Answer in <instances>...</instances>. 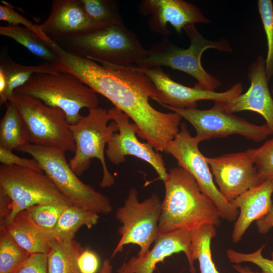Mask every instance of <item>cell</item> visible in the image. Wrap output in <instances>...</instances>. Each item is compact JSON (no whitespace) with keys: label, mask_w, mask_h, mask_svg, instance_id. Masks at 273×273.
Returning a JSON list of instances; mask_svg holds the SVG:
<instances>
[{"label":"cell","mask_w":273,"mask_h":273,"mask_svg":"<svg viewBox=\"0 0 273 273\" xmlns=\"http://www.w3.org/2000/svg\"><path fill=\"white\" fill-rule=\"evenodd\" d=\"M138 69L153 82L157 92L156 102L178 109L196 108L197 102L201 100L226 102L241 95L243 85L237 82L223 92L203 90L194 86L188 87L176 82L163 71L161 67Z\"/></svg>","instance_id":"15"},{"label":"cell","mask_w":273,"mask_h":273,"mask_svg":"<svg viewBox=\"0 0 273 273\" xmlns=\"http://www.w3.org/2000/svg\"><path fill=\"white\" fill-rule=\"evenodd\" d=\"M273 180H267L256 187L252 188L231 202L239 209L232 234L234 243H238L254 221L267 215L272 205Z\"/></svg>","instance_id":"20"},{"label":"cell","mask_w":273,"mask_h":273,"mask_svg":"<svg viewBox=\"0 0 273 273\" xmlns=\"http://www.w3.org/2000/svg\"><path fill=\"white\" fill-rule=\"evenodd\" d=\"M83 250L81 245L74 240L54 241L47 254L48 273H80L77 259Z\"/></svg>","instance_id":"24"},{"label":"cell","mask_w":273,"mask_h":273,"mask_svg":"<svg viewBox=\"0 0 273 273\" xmlns=\"http://www.w3.org/2000/svg\"><path fill=\"white\" fill-rule=\"evenodd\" d=\"M84 10L97 28L125 25L118 6L112 0H80Z\"/></svg>","instance_id":"27"},{"label":"cell","mask_w":273,"mask_h":273,"mask_svg":"<svg viewBox=\"0 0 273 273\" xmlns=\"http://www.w3.org/2000/svg\"><path fill=\"white\" fill-rule=\"evenodd\" d=\"M258 9L267 42V55L265 59L266 78L269 80L273 76V4L271 0L258 1Z\"/></svg>","instance_id":"31"},{"label":"cell","mask_w":273,"mask_h":273,"mask_svg":"<svg viewBox=\"0 0 273 273\" xmlns=\"http://www.w3.org/2000/svg\"><path fill=\"white\" fill-rule=\"evenodd\" d=\"M111 120L116 122L118 130L113 133L107 144L106 155L109 160L118 165L125 161L126 156L136 157L148 163L164 181L167 177L165 163L162 156L148 143H142L138 139V127L129 117L116 107L108 110Z\"/></svg>","instance_id":"14"},{"label":"cell","mask_w":273,"mask_h":273,"mask_svg":"<svg viewBox=\"0 0 273 273\" xmlns=\"http://www.w3.org/2000/svg\"><path fill=\"white\" fill-rule=\"evenodd\" d=\"M272 92V95H273V88H272V92Z\"/></svg>","instance_id":"42"},{"label":"cell","mask_w":273,"mask_h":273,"mask_svg":"<svg viewBox=\"0 0 273 273\" xmlns=\"http://www.w3.org/2000/svg\"><path fill=\"white\" fill-rule=\"evenodd\" d=\"M15 92L38 99L46 105L62 110L70 125L82 115L80 110L98 107L96 93L77 77L64 72L37 73Z\"/></svg>","instance_id":"5"},{"label":"cell","mask_w":273,"mask_h":273,"mask_svg":"<svg viewBox=\"0 0 273 273\" xmlns=\"http://www.w3.org/2000/svg\"><path fill=\"white\" fill-rule=\"evenodd\" d=\"M77 265L80 273H97L100 265L99 257L91 250H83L78 257Z\"/></svg>","instance_id":"37"},{"label":"cell","mask_w":273,"mask_h":273,"mask_svg":"<svg viewBox=\"0 0 273 273\" xmlns=\"http://www.w3.org/2000/svg\"><path fill=\"white\" fill-rule=\"evenodd\" d=\"M257 231L261 234H265L273 228V203L269 213L263 217L256 221Z\"/></svg>","instance_id":"38"},{"label":"cell","mask_w":273,"mask_h":273,"mask_svg":"<svg viewBox=\"0 0 273 273\" xmlns=\"http://www.w3.org/2000/svg\"><path fill=\"white\" fill-rule=\"evenodd\" d=\"M47 255L31 254L14 273H48Z\"/></svg>","instance_id":"36"},{"label":"cell","mask_w":273,"mask_h":273,"mask_svg":"<svg viewBox=\"0 0 273 273\" xmlns=\"http://www.w3.org/2000/svg\"><path fill=\"white\" fill-rule=\"evenodd\" d=\"M139 8L142 15H151L148 21L150 29L164 36L170 33L167 23L180 34L189 24L210 23L197 7L183 0H144Z\"/></svg>","instance_id":"17"},{"label":"cell","mask_w":273,"mask_h":273,"mask_svg":"<svg viewBox=\"0 0 273 273\" xmlns=\"http://www.w3.org/2000/svg\"><path fill=\"white\" fill-rule=\"evenodd\" d=\"M162 106L178 114L190 123L196 130L195 137L200 143L233 134L241 135L248 140L258 142L265 140L269 135L273 134L272 131L266 123L256 125L214 106L207 110Z\"/></svg>","instance_id":"12"},{"label":"cell","mask_w":273,"mask_h":273,"mask_svg":"<svg viewBox=\"0 0 273 273\" xmlns=\"http://www.w3.org/2000/svg\"><path fill=\"white\" fill-rule=\"evenodd\" d=\"M60 71L50 62L35 66H25L18 64L5 55L0 61V74L7 82V88L4 96L0 99L1 104H7L16 89L24 85L30 77L37 73H57Z\"/></svg>","instance_id":"22"},{"label":"cell","mask_w":273,"mask_h":273,"mask_svg":"<svg viewBox=\"0 0 273 273\" xmlns=\"http://www.w3.org/2000/svg\"><path fill=\"white\" fill-rule=\"evenodd\" d=\"M39 26L53 41L97 28L80 0H54L50 15Z\"/></svg>","instance_id":"18"},{"label":"cell","mask_w":273,"mask_h":273,"mask_svg":"<svg viewBox=\"0 0 273 273\" xmlns=\"http://www.w3.org/2000/svg\"><path fill=\"white\" fill-rule=\"evenodd\" d=\"M199 143L183 122L178 133L168 143L163 152L171 155L178 166L195 178L201 191L214 203L221 218L232 222L238 218L239 211L223 197L215 185L206 157L199 150Z\"/></svg>","instance_id":"11"},{"label":"cell","mask_w":273,"mask_h":273,"mask_svg":"<svg viewBox=\"0 0 273 273\" xmlns=\"http://www.w3.org/2000/svg\"><path fill=\"white\" fill-rule=\"evenodd\" d=\"M0 162L2 165H17L30 168L35 171L43 172L37 161L34 158L26 159L20 157L12 152L0 146Z\"/></svg>","instance_id":"35"},{"label":"cell","mask_w":273,"mask_h":273,"mask_svg":"<svg viewBox=\"0 0 273 273\" xmlns=\"http://www.w3.org/2000/svg\"><path fill=\"white\" fill-rule=\"evenodd\" d=\"M163 181L165 196L159 234L183 229L196 231L206 224L219 226L221 216L215 204L188 172L178 166L173 167Z\"/></svg>","instance_id":"2"},{"label":"cell","mask_w":273,"mask_h":273,"mask_svg":"<svg viewBox=\"0 0 273 273\" xmlns=\"http://www.w3.org/2000/svg\"><path fill=\"white\" fill-rule=\"evenodd\" d=\"M196 231L179 230L160 234L154 246L147 255L140 259L139 266L134 273H153L156 264L173 254L183 252L188 261L191 273H196L194 261V235Z\"/></svg>","instance_id":"19"},{"label":"cell","mask_w":273,"mask_h":273,"mask_svg":"<svg viewBox=\"0 0 273 273\" xmlns=\"http://www.w3.org/2000/svg\"><path fill=\"white\" fill-rule=\"evenodd\" d=\"M238 273H259L253 271L251 269L246 266H242L240 264H235L232 265Z\"/></svg>","instance_id":"41"},{"label":"cell","mask_w":273,"mask_h":273,"mask_svg":"<svg viewBox=\"0 0 273 273\" xmlns=\"http://www.w3.org/2000/svg\"><path fill=\"white\" fill-rule=\"evenodd\" d=\"M264 246L265 245H263L256 251L250 253H241L229 249L226 251V255L231 263L250 262L258 266L261 269V273H273V251L271 253V259L264 257L262 252Z\"/></svg>","instance_id":"33"},{"label":"cell","mask_w":273,"mask_h":273,"mask_svg":"<svg viewBox=\"0 0 273 273\" xmlns=\"http://www.w3.org/2000/svg\"><path fill=\"white\" fill-rule=\"evenodd\" d=\"M162 201L155 193L139 202L138 192L131 188L124 205L116 212L117 219L122 223L118 232L121 238L114 249L111 258L121 252L128 244L140 247L137 257L142 259L159 235L158 224L161 213Z\"/></svg>","instance_id":"10"},{"label":"cell","mask_w":273,"mask_h":273,"mask_svg":"<svg viewBox=\"0 0 273 273\" xmlns=\"http://www.w3.org/2000/svg\"><path fill=\"white\" fill-rule=\"evenodd\" d=\"M248 71L250 86L247 91L229 101L215 102L213 106L229 113L245 110L259 113L273 132V99L268 86L263 57L258 56Z\"/></svg>","instance_id":"16"},{"label":"cell","mask_w":273,"mask_h":273,"mask_svg":"<svg viewBox=\"0 0 273 273\" xmlns=\"http://www.w3.org/2000/svg\"><path fill=\"white\" fill-rule=\"evenodd\" d=\"M6 112L0 121V146L17 151L28 143L21 117L15 104L9 101Z\"/></svg>","instance_id":"25"},{"label":"cell","mask_w":273,"mask_h":273,"mask_svg":"<svg viewBox=\"0 0 273 273\" xmlns=\"http://www.w3.org/2000/svg\"><path fill=\"white\" fill-rule=\"evenodd\" d=\"M0 191L9 199L8 215L1 224H9L19 212L46 203L73 205L44 173L17 165L0 166Z\"/></svg>","instance_id":"7"},{"label":"cell","mask_w":273,"mask_h":273,"mask_svg":"<svg viewBox=\"0 0 273 273\" xmlns=\"http://www.w3.org/2000/svg\"><path fill=\"white\" fill-rule=\"evenodd\" d=\"M216 226L211 224L201 226L195 233V251L200 273H219L212 260L211 241L216 235Z\"/></svg>","instance_id":"29"},{"label":"cell","mask_w":273,"mask_h":273,"mask_svg":"<svg viewBox=\"0 0 273 273\" xmlns=\"http://www.w3.org/2000/svg\"><path fill=\"white\" fill-rule=\"evenodd\" d=\"M190 41L186 49L179 48L167 39L147 50L145 56L136 64L142 68L165 66L184 72L197 81L195 86L203 90L214 91L221 82L203 67L201 57L204 51L215 49L220 52H232L230 43L225 38L211 40L205 38L194 24L184 28Z\"/></svg>","instance_id":"4"},{"label":"cell","mask_w":273,"mask_h":273,"mask_svg":"<svg viewBox=\"0 0 273 273\" xmlns=\"http://www.w3.org/2000/svg\"><path fill=\"white\" fill-rule=\"evenodd\" d=\"M68 206L69 205L61 203L40 204L31 206L26 211L37 226L46 231L52 232Z\"/></svg>","instance_id":"30"},{"label":"cell","mask_w":273,"mask_h":273,"mask_svg":"<svg viewBox=\"0 0 273 273\" xmlns=\"http://www.w3.org/2000/svg\"><path fill=\"white\" fill-rule=\"evenodd\" d=\"M0 34L13 39L48 62L54 63L57 60L56 55L49 44L25 27L10 24L1 26Z\"/></svg>","instance_id":"26"},{"label":"cell","mask_w":273,"mask_h":273,"mask_svg":"<svg viewBox=\"0 0 273 273\" xmlns=\"http://www.w3.org/2000/svg\"><path fill=\"white\" fill-rule=\"evenodd\" d=\"M99 214L75 205L68 206L61 214L56 226L51 232L54 241H69L79 228L85 226L88 229L96 225Z\"/></svg>","instance_id":"23"},{"label":"cell","mask_w":273,"mask_h":273,"mask_svg":"<svg viewBox=\"0 0 273 273\" xmlns=\"http://www.w3.org/2000/svg\"><path fill=\"white\" fill-rule=\"evenodd\" d=\"M140 262V260L137 256L132 257L120 266L117 273H134L139 266Z\"/></svg>","instance_id":"39"},{"label":"cell","mask_w":273,"mask_h":273,"mask_svg":"<svg viewBox=\"0 0 273 273\" xmlns=\"http://www.w3.org/2000/svg\"><path fill=\"white\" fill-rule=\"evenodd\" d=\"M112 266L108 259L104 260L101 267L98 273H112Z\"/></svg>","instance_id":"40"},{"label":"cell","mask_w":273,"mask_h":273,"mask_svg":"<svg viewBox=\"0 0 273 273\" xmlns=\"http://www.w3.org/2000/svg\"><path fill=\"white\" fill-rule=\"evenodd\" d=\"M56 68L77 77L96 93L106 97L128 116L138 127V135L157 152H163L168 143L178 133L183 118L175 112L155 109L149 99L156 101L152 81L135 65L117 66L97 62L56 49Z\"/></svg>","instance_id":"1"},{"label":"cell","mask_w":273,"mask_h":273,"mask_svg":"<svg viewBox=\"0 0 273 273\" xmlns=\"http://www.w3.org/2000/svg\"><path fill=\"white\" fill-rule=\"evenodd\" d=\"M212 174L223 197L229 202L262 183L254 166L255 149L207 157Z\"/></svg>","instance_id":"13"},{"label":"cell","mask_w":273,"mask_h":273,"mask_svg":"<svg viewBox=\"0 0 273 273\" xmlns=\"http://www.w3.org/2000/svg\"><path fill=\"white\" fill-rule=\"evenodd\" d=\"M29 154L39 163L42 171L73 205L98 214L113 210L109 198L83 183L71 168L65 152L59 149L27 143L18 150Z\"/></svg>","instance_id":"6"},{"label":"cell","mask_w":273,"mask_h":273,"mask_svg":"<svg viewBox=\"0 0 273 273\" xmlns=\"http://www.w3.org/2000/svg\"><path fill=\"white\" fill-rule=\"evenodd\" d=\"M5 227L11 238L21 248L30 254L50 252L54 242L51 232L37 226L27 211L18 213Z\"/></svg>","instance_id":"21"},{"label":"cell","mask_w":273,"mask_h":273,"mask_svg":"<svg viewBox=\"0 0 273 273\" xmlns=\"http://www.w3.org/2000/svg\"><path fill=\"white\" fill-rule=\"evenodd\" d=\"M105 109L97 107L88 110L86 116H82L74 124L70 125L75 143L74 155L69 164L78 176L82 175L90 165L92 160L97 158L103 169L100 186L109 187L115 183V179L107 167L104 155L105 145L114 133L118 130L116 122L112 121Z\"/></svg>","instance_id":"8"},{"label":"cell","mask_w":273,"mask_h":273,"mask_svg":"<svg viewBox=\"0 0 273 273\" xmlns=\"http://www.w3.org/2000/svg\"><path fill=\"white\" fill-rule=\"evenodd\" d=\"M0 20L8 23V24L22 25L29 29L39 38L50 44V39L47 38L41 31L39 25H36L28 20L25 17L17 13L12 7L7 5L0 6Z\"/></svg>","instance_id":"34"},{"label":"cell","mask_w":273,"mask_h":273,"mask_svg":"<svg viewBox=\"0 0 273 273\" xmlns=\"http://www.w3.org/2000/svg\"><path fill=\"white\" fill-rule=\"evenodd\" d=\"M254 164L262 182L273 180V138L255 149Z\"/></svg>","instance_id":"32"},{"label":"cell","mask_w":273,"mask_h":273,"mask_svg":"<svg viewBox=\"0 0 273 273\" xmlns=\"http://www.w3.org/2000/svg\"><path fill=\"white\" fill-rule=\"evenodd\" d=\"M10 101L16 105L29 143L74 153L75 143L65 113L35 98L16 92Z\"/></svg>","instance_id":"9"},{"label":"cell","mask_w":273,"mask_h":273,"mask_svg":"<svg viewBox=\"0 0 273 273\" xmlns=\"http://www.w3.org/2000/svg\"><path fill=\"white\" fill-rule=\"evenodd\" d=\"M30 255L14 241L5 227L1 228L0 273H14Z\"/></svg>","instance_id":"28"},{"label":"cell","mask_w":273,"mask_h":273,"mask_svg":"<svg viewBox=\"0 0 273 273\" xmlns=\"http://www.w3.org/2000/svg\"><path fill=\"white\" fill-rule=\"evenodd\" d=\"M53 42L76 56L121 66L135 65L147 51L125 25L97 28Z\"/></svg>","instance_id":"3"}]
</instances>
